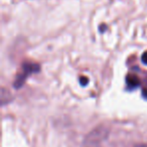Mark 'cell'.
I'll list each match as a JSON object with an SVG mask.
<instances>
[{"instance_id": "6da1fadb", "label": "cell", "mask_w": 147, "mask_h": 147, "mask_svg": "<svg viewBox=\"0 0 147 147\" xmlns=\"http://www.w3.org/2000/svg\"><path fill=\"white\" fill-rule=\"evenodd\" d=\"M39 69H40V67H39L37 63H24L22 65V69H21L20 73L17 75L16 79L14 81V88L15 89H19L23 84H24L25 80L28 78L29 75L31 74H35V73H38Z\"/></svg>"}, {"instance_id": "7a4b0ae2", "label": "cell", "mask_w": 147, "mask_h": 147, "mask_svg": "<svg viewBox=\"0 0 147 147\" xmlns=\"http://www.w3.org/2000/svg\"><path fill=\"white\" fill-rule=\"evenodd\" d=\"M108 131L104 127H99L90 133L85 140V147H102L103 141L106 139Z\"/></svg>"}, {"instance_id": "3957f363", "label": "cell", "mask_w": 147, "mask_h": 147, "mask_svg": "<svg viewBox=\"0 0 147 147\" xmlns=\"http://www.w3.org/2000/svg\"><path fill=\"white\" fill-rule=\"evenodd\" d=\"M142 80L137 74H128L126 76V87L127 90L133 91L141 86Z\"/></svg>"}, {"instance_id": "277c9868", "label": "cell", "mask_w": 147, "mask_h": 147, "mask_svg": "<svg viewBox=\"0 0 147 147\" xmlns=\"http://www.w3.org/2000/svg\"><path fill=\"white\" fill-rule=\"evenodd\" d=\"M142 80V79H141ZM141 85H143V88H142V95L145 99L147 100V73L145 74V78L144 80L142 81Z\"/></svg>"}, {"instance_id": "5b68a950", "label": "cell", "mask_w": 147, "mask_h": 147, "mask_svg": "<svg viewBox=\"0 0 147 147\" xmlns=\"http://www.w3.org/2000/svg\"><path fill=\"white\" fill-rule=\"evenodd\" d=\"M88 82H89V80L87 78H85V77H81V79H80V83L83 85V86H86L87 84H88Z\"/></svg>"}, {"instance_id": "8992f818", "label": "cell", "mask_w": 147, "mask_h": 147, "mask_svg": "<svg viewBox=\"0 0 147 147\" xmlns=\"http://www.w3.org/2000/svg\"><path fill=\"white\" fill-rule=\"evenodd\" d=\"M141 59H142V63H144V65H147V51H145V53H143Z\"/></svg>"}, {"instance_id": "52a82bcc", "label": "cell", "mask_w": 147, "mask_h": 147, "mask_svg": "<svg viewBox=\"0 0 147 147\" xmlns=\"http://www.w3.org/2000/svg\"><path fill=\"white\" fill-rule=\"evenodd\" d=\"M136 147H147V145H139V146H136Z\"/></svg>"}]
</instances>
